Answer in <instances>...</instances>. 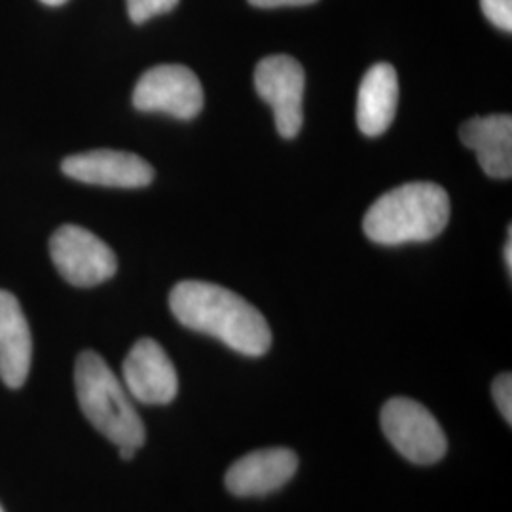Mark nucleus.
<instances>
[{"label":"nucleus","instance_id":"39448f33","mask_svg":"<svg viewBox=\"0 0 512 512\" xmlns=\"http://www.w3.org/2000/svg\"><path fill=\"white\" fill-rule=\"evenodd\" d=\"M55 270L74 287H95L109 281L118 270L114 251L90 230L65 224L50 238Z\"/></svg>","mask_w":512,"mask_h":512},{"label":"nucleus","instance_id":"1a4fd4ad","mask_svg":"<svg viewBox=\"0 0 512 512\" xmlns=\"http://www.w3.org/2000/svg\"><path fill=\"white\" fill-rule=\"evenodd\" d=\"M63 173L80 183L110 188H145L154 181V167L124 150H90L63 160Z\"/></svg>","mask_w":512,"mask_h":512},{"label":"nucleus","instance_id":"4468645a","mask_svg":"<svg viewBox=\"0 0 512 512\" xmlns=\"http://www.w3.org/2000/svg\"><path fill=\"white\" fill-rule=\"evenodd\" d=\"M128 2L129 19L137 25L145 23L150 18L162 16L179 4V0H126Z\"/></svg>","mask_w":512,"mask_h":512},{"label":"nucleus","instance_id":"9d476101","mask_svg":"<svg viewBox=\"0 0 512 512\" xmlns=\"http://www.w3.org/2000/svg\"><path fill=\"white\" fill-rule=\"evenodd\" d=\"M298 469V458L289 448L255 450L230 465L226 488L238 497H260L283 488Z\"/></svg>","mask_w":512,"mask_h":512},{"label":"nucleus","instance_id":"ddd939ff","mask_svg":"<svg viewBox=\"0 0 512 512\" xmlns=\"http://www.w3.org/2000/svg\"><path fill=\"white\" fill-rule=\"evenodd\" d=\"M397 105V71L389 63L372 65L363 76L357 93V126L368 137L382 135L393 124Z\"/></svg>","mask_w":512,"mask_h":512},{"label":"nucleus","instance_id":"20e7f679","mask_svg":"<svg viewBox=\"0 0 512 512\" xmlns=\"http://www.w3.org/2000/svg\"><path fill=\"white\" fill-rule=\"evenodd\" d=\"M382 431L391 446L416 465H433L446 456L448 440L437 418L423 404L395 397L382 408Z\"/></svg>","mask_w":512,"mask_h":512},{"label":"nucleus","instance_id":"6ab92c4d","mask_svg":"<svg viewBox=\"0 0 512 512\" xmlns=\"http://www.w3.org/2000/svg\"><path fill=\"white\" fill-rule=\"evenodd\" d=\"M135 454H137V448H131V446H122L120 448V458L126 459V461L135 458Z\"/></svg>","mask_w":512,"mask_h":512},{"label":"nucleus","instance_id":"0eeeda50","mask_svg":"<svg viewBox=\"0 0 512 512\" xmlns=\"http://www.w3.org/2000/svg\"><path fill=\"white\" fill-rule=\"evenodd\" d=\"M200 78L184 65H158L143 74L133 90V107L141 112H164L192 120L203 109Z\"/></svg>","mask_w":512,"mask_h":512},{"label":"nucleus","instance_id":"412c9836","mask_svg":"<svg viewBox=\"0 0 512 512\" xmlns=\"http://www.w3.org/2000/svg\"><path fill=\"white\" fill-rule=\"evenodd\" d=\"M0 512H4V509H2V507H0Z\"/></svg>","mask_w":512,"mask_h":512},{"label":"nucleus","instance_id":"dca6fc26","mask_svg":"<svg viewBox=\"0 0 512 512\" xmlns=\"http://www.w3.org/2000/svg\"><path fill=\"white\" fill-rule=\"evenodd\" d=\"M492 395L501 416L511 425L512 423V376L509 372L499 374L492 385Z\"/></svg>","mask_w":512,"mask_h":512},{"label":"nucleus","instance_id":"6e6552de","mask_svg":"<svg viewBox=\"0 0 512 512\" xmlns=\"http://www.w3.org/2000/svg\"><path fill=\"white\" fill-rule=\"evenodd\" d=\"M124 387L131 399L143 404H169L179 391L177 370L165 349L152 338H143L129 349L122 366Z\"/></svg>","mask_w":512,"mask_h":512},{"label":"nucleus","instance_id":"f257e3e1","mask_svg":"<svg viewBox=\"0 0 512 512\" xmlns=\"http://www.w3.org/2000/svg\"><path fill=\"white\" fill-rule=\"evenodd\" d=\"M169 308L186 329L213 336L247 357H262L272 346L266 317L243 296L207 281H181L169 294Z\"/></svg>","mask_w":512,"mask_h":512},{"label":"nucleus","instance_id":"7ed1b4c3","mask_svg":"<svg viewBox=\"0 0 512 512\" xmlns=\"http://www.w3.org/2000/svg\"><path fill=\"white\" fill-rule=\"evenodd\" d=\"M76 397L93 427L118 448H141L145 425L131 403L126 387L95 351H82L74 365Z\"/></svg>","mask_w":512,"mask_h":512},{"label":"nucleus","instance_id":"f3484780","mask_svg":"<svg viewBox=\"0 0 512 512\" xmlns=\"http://www.w3.org/2000/svg\"><path fill=\"white\" fill-rule=\"evenodd\" d=\"M317 0H249V4H253L255 8H283V6H310L315 4Z\"/></svg>","mask_w":512,"mask_h":512},{"label":"nucleus","instance_id":"f8f14e48","mask_svg":"<svg viewBox=\"0 0 512 512\" xmlns=\"http://www.w3.org/2000/svg\"><path fill=\"white\" fill-rule=\"evenodd\" d=\"M33 359V338L19 306L8 291H0V380L12 389L25 384Z\"/></svg>","mask_w":512,"mask_h":512},{"label":"nucleus","instance_id":"a211bd4d","mask_svg":"<svg viewBox=\"0 0 512 512\" xmlns=\"http://www.w3.org/2000/svg\"><path fill=\"white\" fill-rule=\"evenodd\" d=\"M503 256H505V262H507V270H509V274L512 272V228L509 226V238H507V243H505V251H503Z\"/></svg>","mask_w":512,"mask_h":512},{"label":"nucleus","instance_id":"aec40b11","mask_svg":"<svg viewBox=\"0 0 512 512\" xmlns=\"http://www.w3.org/2000/svg\"><path fill=\"white\" fill-rule=\"evenodd\" d=\"M42 4H48V6H61V4H65L67 0H40Z\"/></svg>","mask_w":512,"mask_h":512},{"label":"nucleus","instance_id":"2eb2a0df","mask_svg":"<svg viewBox=\"0 0 512 512\" xmlns=\"http://www.w3.org/2000/svg\"><path fill=\"white\" fill-rule=\"evenodd\" d=\"M480 8L486 19L494 23L497 29L511 33L512 31V0H480Z\"/></svg>","mask_w":512,"mask_h":512},{"label":"nucleus","instance_id":"9b49d317","mask_svg":"<svg viewBox=\"0 0 512 512\" xmlns=\"http://www.w3.org/2000/svg\"><path fill=\"white\" fill-rule=\"evenodd\" d=\"M463 145L475 150L482 171L492 179L512 177L511 114L475 116L459 128Z\"/></svg>","mask_w":512,"mask_h":512},{"label":"nucleus","instance_id":"423d86ee","mask_svg":"<svg viewBox=\"0 0 512 512\" xmlns=\"http://www.w3.org/2000/svg\"><path fill=\"white\" fill-rule=\"evenodd\" d=\"M255 88L274 109L277 133L294 139L304 124V67L291 55H268L256 65Z\"/></svg>","mask_w":512,"mask_h":512},{"label":"nucleus","instance_id":"f03ea898","mask_svg":"<svg viewBox=\"0 0 512 512\" xmlns=\"http://www.w3.org/2000/svg\"><path fill=\"white\" fill-rule=\"evenodd\" d=\"M450 219L448 192L435 183H408L370 205L363 220L366 238L380 245L420 243L440 236Z\"/></svg>","mask_w":512,"mask_h":512}]
</instances>
